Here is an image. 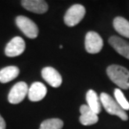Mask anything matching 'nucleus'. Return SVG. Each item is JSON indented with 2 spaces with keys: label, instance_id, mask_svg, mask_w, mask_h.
Instances as JSON below:
<instances>
[{
  "label": "nucleus",
  "instance_id": "14",
  "mask_svg": "<svg viewBox=\"0 0 129 129\" xmlns=\"http://www.w3.org/2000/svg\"><path fill=\"white\" fill-rule=\"evenodd\" d=\"M86 101H87V106L91 109V110L99 114L101 113L102 107H101V100L99 96L97 95V93L95 92L94 90H89L86 94Z\"/></svg>",
  "mask_w": 129,
  "mask_h": 129
},
{
  "label": "nucleus",
  "instance_id": "15",
  "mask_svg": "<svg viewBox=\"0 0 129 129\" xmlns=\"http://www.w3.org/2000/svg\"><path fill=\"white\" fill-rule=\"evenodd\" d=\"M113 26L120 35L129 38V21L127 19L121 16H117L113 20Z\"/></svg>",
  "mask_w": 129,
  "mask_h": 129
},
{
  "label": "nucleus",
  "instance_id": "9",
  "mask_svg": "<svg viewBox=\"0 0 129 129\" xmlns=\"http://www.w3.org/2000/svg\"><path fill=\"white\" fill-rule=\"evenodd\" d=\"M47 94L46 86L41 82H34L29 88L28 98L31 102H39L43 100Z\"/></svg>",
  "mask_w": 129,
  "mask_h": 129
},
{
  "label": "nucleus",
  "instance_id": "5",
  "mask_svg": "<svg viewBox=\"0 0 129 129\" xmlns=\"http://www.w3.org/2000/svg\"><path fill=\"white\" fill-rule=\"evenodd\" d=\"M28 91H29V88H28L27 83H25L24 81L17 82L11 89L8 96V101L12 104L20 103L25 99V97L28 96Z\"/></svg>",
  "mask_w": 129,
  "mask_h": 129
},
{
  "label": "nucleus",
  "instance_id": "6",
  "mask_svg": "<svg viewBox=\"0 0 129 129\" xmlns=\"http://www.w3.org/2000/svg\"><path fill=\"white\" fill-rule=\"evenodd\" d=\"M103 47L102 37L96 32H89L85 36V50L89 54H98Z\"/></svg>",
  "mask_w": 129,
  "mask_h": 129
},
{
  "label": "nucleus",
  "instance_id": "18",
  "mask_svg": "<svg viewBox=\"0 0 129 129\" xmlns=\"http://www.w3.org/2000/svg\"><path fill=\"white\" fill-rule=\"evenodd\" d=\"M0 129H6V122L1 115H0Z\"/></svg>",
  "mask_w": 129,
  "mask_h": 129
},
{
  "label": "nucleus",
  "instance_id": "4",
  "mask_svg": "<svg viewBox=\"0 0 129 129\" xmlns=\"http://www.w3.org/2000/svg\"><path fill=\"white\" fill-rule=\"evenodd\" d=\"M15 23L20 31L29 38H36L38 36V28L33 20L23 15H19L15 18Z\"/></svg>",
  "mask_w": 129,
  "mask_h": 129
},
{
  "label": "nucleus",
  "instance_id": "13",
  "mask_svg": "<svg viewBox=\"0 0 129 129\" xmlns=\"http://www.w3.org/2000/svg\"><path fill=\"white\" fill-rule=\"evenodd\" d=\"M19 75V69L16 66H7L0 70V82L7 83L14 80Z\"/></svg>",
  "mask_w": 129,
  "mask_h": 129
},
{
  "label": "nucleus",
  "instance_id": "7",
  "mask_svg": "<svg viewBox=\"0 0 129 129\" xmlns=\"http://www.w3.org/2000/svg\"><path fill=\"white\" fill-rule=\"evenodd\" d=\"M25 48L26 44L23 38H21L20 37H15L7 44L5 48V55L9 57L17 56L25 51Z\"/></svg>",
  "mask_w": 129,
  "mask_h": 129
},
{
  "label": "nucleus",
  "instance_id": "17",
  "mask_svg": "<svg viewBox=\"0 0 129 129\" xmlns=\"http://www.w3.org/2000/svg\"><path fill=\"white\" fill-rule=\"evenodd\" d=\"M114 96H115V101L118 102V104L123 109L124 111L129 110V102L126 100L125 96L123 95L122 91L120 88H116L114 91Z\"/></svg>",
  "mask_w": 129,
  "mask_h": 129
},
{
  "label": "nucleus",
  "instance_id": "1",
  "mask_svg": "<svg viewBox=\"0 0 129 129\" xmlns=\"http://www.w3.org/2000/svg\"><path fill=\"white\" fill-rule=\"evenodd\" d=\"M106 73L117 86L121 89H129V71L120 65H110L107 67Z\"/></svg>",
  "mask_w": 129,
  "mask_h": 129
},
{
  "label": "nucleus",
  "instance_id": "10",
  "mask_svg": "<svg viewBox=\"0 0 129 129\" xmlns=\"http://www.w3.org/2000/svg\"><path fill=\"white\" fill-rule=\"evenodd\" d=\"M21 5L24 8L35 14H44L48 11V4L44 0H23Z\"/></svg>",
  "mask_w": 129,
  "mask_h": 129
},
{
  "label": "nucleus",
  "instance_id": "11",
  "mask_svg": "<svg viewBox=\"0 0 129 129\" xmlns=\"http://www.w3.org/2000/svg\"><path fill=\"white\" fill-rule=\"evenodd\" d=\"M80 118H79V121L82 125L88 126V125H93L97 123L99 120V117L96 113H94L87 104L80 106Z\"/></svg>",
  "mask_w": 129,
  "mask_h": 129
},
{
  "label": "nucleus",
  "instance_id": "12",
  "mask_svg": "<svg viewBox=\"0 0 129 129\" xmlns=\"http://www.w3.org/2000/svg\"><path fill=\"white\" fill-rule=\"evenodd\" d=\"M109 44L115 49L117 53L129 59V43L118 37H111L109 38Z\"/></svg>",
  "mask_w": 129,
  "mask_h": 129
},
{
  "label": "nucleus",
  "instance_id": "8",
  "mask_svg": "<svg viewBox=\"0 0 129 129\" xmlns=\"http://www.w3.org/2000/svg\"><path fill=\"white\" fill-rule=\"evenodd\" d=\"M41 76L43 79L48 82L52 87H59L62 83V78L60 74L53 67H45L41 71Z\"/></svg>",
  "mask_w": 129,
  "mask_h": 129
},
{
  "label": "nucleus",
  "instance_id": "3",
  "mask_svg": "<svg viewBox=\"0 0 129 129\" xmlns=\"http://www.w3.org/2000/svg\"><path fill=\"white\" fill-rule=\"evenodd\" d=\"M85 8L80 4H75L67 10L64 15V22L68 27L78 25L85 15Z\"/></svg>",
  "mask_w": 129,
  "mask_h": 129
},
{
  "label": "nucleus",
  "instance_id": "16",
  "mask_svg": "<svg viewBox=\"0 0 129 129\" xmlns=\"http://www.w3.org/2000/svg\"><path fill=\"white\" fill-rule=\"evenodd\" d=\"M63 121L60 119H48L40 124L39 129H62Z\"/></svg>",
  "mask_w": 129,
  "mask_h": 129
},
{
  "label": "nucleus",
  "instance_id": "2",
  "mask_svg": "<svg viewBox=\"0 0 129 129\" xmlns=\"http://www.w3.org/2000/svg\"><path fill=\"white\" fill-rule=\"evenodd\" d=\"M100 100H101V103L102 106L104 107L105 111L110 114V115H115L118 116L120 119L122 120H128V116L121 107H120L118 102H116L113 98L109 96L106 93H102L100 96Z\"/></svg>",
  "mask_w": 129,
  "mask_h": 129
}]
</instances>
